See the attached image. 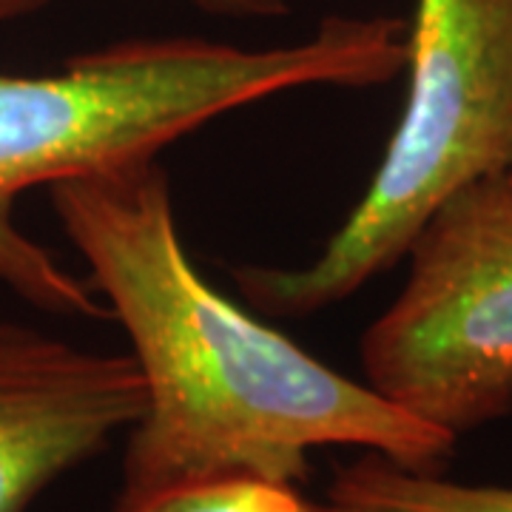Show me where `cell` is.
Returning a JSON list of instances; mask_svg holds the SVG:
<instances>
[{
    "label": "cell",
    "instance_id": "8992f818",
    "mask_svg": "<svg viewBox=\"0 0 512 512\" xmlns=\"http://www.w3.org/2000/svg\"><path fill=\"white\" fill-rule=\"evenodd\" d=\"M325 512H512V487L458 484L370 453L330 481Z\"/></svg>",
    "mask_w": 512,
    "mask_h": 512
},
{
    "label": "cell",
    "instance_id": "277c9868",
    "mask_svg": "<svg viewBox=\"0 0 512 512\" xmlns=\"http://www.w3.org/2000/svg\"><path fill=\"white\" fill-rule=\"evenodd\" d=\"M410 274L362 336L367 384L450 436L512 413V174L464 185L407 248Z\"/></svg>",
    "mask_w": 512,
    "mask_h": 512
},
{
    "label": "cell",
    "instance_id": "52a82bcc",
    "mask_svg": "<svg viewBox=\"0 0 512 512\" xmlns=\"http://www.w3.org/2000/svg\"><path fill=\"white\" fill-rule=\"evenodd\" d=\"M111 512H325L299 493V484L251 473L197 478L157 493L117 501Z\"/></svg>",
    "mask_w": 512,
    "mask_h": 512
},
{
    "label": "cell",
    "instance_id": "ba28073f",
    "mask_svg": "<svg viewBox=\"0 0 512 512\" xmlns=\"http://www.w3.org/2000/svg\"><path fill=\"white\" fill-rule=\"evenodd\" d=\"M49 0H0V20L29 15ZM205 12L231 15V18H276L288 12V0H191Z\"/></svg>",
    "mask_w": 512,
    "mask_h": 512
},
{
    "label": "cell",
    "instance_id": "5b68a950",
    "mask_svg": "<svg viewBox=\"0 0 512 512\" xmlns=\"http://www.w3.org/2000/svg\"><path fill=\"white\" fill-rule=\"evenodd\" d=\"M146 410L131 353L77 348L0 319V512H26L69 470L100 456Z\"/></svg>",
    "mask_w": 512,
    "mask_h": 512
},
{
    "label": "cell",
    "instance_id": "3957f363",
    "mask_svg": "<svg viewBox=\"0 0 512 512\" xmlns=\"http://www.w3.org/2000/svg\"><path fill=\"white\" fill-rule=\"evenodd\" d=\"M407 103L365 197L305 268L234 271L268 316L339 305L390 271L464 185L512 174V0H416Z\"/></svg>",
    "mask_w": 512,
    "mask_h": 512
},
{
    "label": "cell",
    "instance_id": "7a4b0ae2",
    "mask_svg": "<svg viewBox=\"0 0 512 512\" xmlns=\"http://www.w3.org/2000/svg\"><path fill=\"white\" fill-rule=\"evenodd\" d=\"M407 20L328 18L282 49L128 40L55 74H0V282L35 308L111 319L92 285L20 231L23 191L151 160L225 111L302 86L367 89L407 66Z\"/></svg>",
    "mask_w": 512,
    "mask_h": 512
},
{
    "label": "cell",
    "instance_id": "6da1fadb",
    "mask_svg": "<svg viewBox=\"0 0 512 512\" xmlns=\"http://www.w3.org/2000/svg\"><path fill=\"white\" fill-rule=\"evenodd\" d=\"M49 197L146 382L117 501L225 473L302 484L319 447L447 470L456 436L319 362L197 274L157 157L60 180Z\"/></svg>",
    "mask_w": 512,
    "mask_h": 512
}]
</instances>
